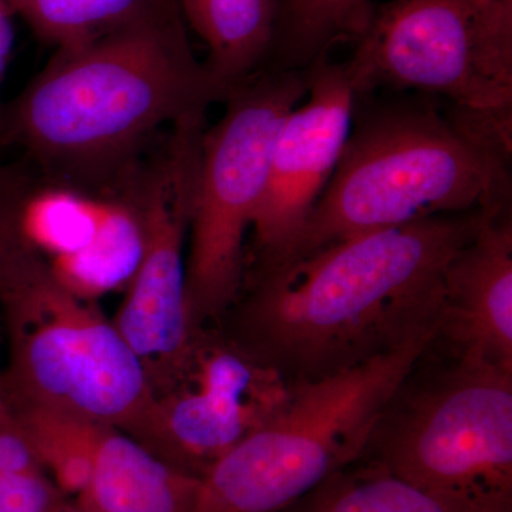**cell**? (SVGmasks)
I'll list each match as a JSON object with an SVG mask.
<instances>
[{
  "label": "cell",
  "mask_w": 512,
  "mask_h": 512,
  "mask_svg": "<svg viewBox=\"0 0 512 512\" xmlns=\"http://www.w3.org/2000/svg\"><path fill=\"white\" fill-rule=\"evenodd\" d=\"M501 211L363 232L251 276L232 338L291 386L399 348L439 328L448 262Z\"/></svg>",
  "instance_id": "cell-1"
},
{
  "label": "cell",
  "mask_w": 512,
  "mask_h": 512,
  "mask_svg": "<svg viewBox=\"0 0 512 512\" xmlns=\"http://www.w3.org/2000/svg\"><path fill=\"white\" fill-rule=\"evenodd\" d=\"M231 92L195 57L175 6L57 49L10 104L0 136L26 151L45 183L111 195L161 128L207 114Z\"/></svg>",
  "instance_id": "cell-2"
},
{
  "label": "cell",
  "mask_w": 512,
  "mask_h": 512,
  "mask_svg": "<svg viewBox=\"0 0 512 512\" xmlns=\"http://www.w3.org/2000/svg\"><path fill=\"white\" fill-rule=\"evenodd\" d=\"M386 94L356 96L338 167L276 268L363 232L511 207L512 119Z\"/></svg>",
  "instance_id": "cell-3"
},
{
  "label": "cell",
  "mask_w": 512,
  "mask_h": 512,
  "mask_svg": "<svg viewBox=\"0 0 512 512\" xmlns=\"http://www.w3.org/2000/svg\"><path fill=\"white\" fill-rule=\"evenodd\" d=\"M0 316L6 402L66 410L146 444L156 393L140 360L97 302L63 288L16 232L0 247Z\"/></svg>",
  "instance_id": "cell-4"
},
{
  "label": "cell",
  "mask_w": 512,
  "mask_h": 512,
  "mask_svg": "<svg viewBox=\"0 0 512 512\" xmlns=\"http://www.w3.org/2000/svg\"><path fill=\"white\" fill-rule=\"evenodd\" d=\"M437 336L427 329L362 365L293 384L285 406L200 478L192 512H282L362 460Z\"/></svg>",
  "instance_id": "cell-5"
},
{
  "label": "cell",
  "mask_w": 512,
  "mask_h": 512,
  "mask_svg": "<svg viewBox=\"0 0 512 512\" xmlns=\"http://www.w3.org/2000/svg\"><path fill=\"white\" fill-rule=\"evenodd\" d=\"M365 456L457 512H512V372L456 355L396 394Z\"/></svg>",
  "instance_id": "cell-6"
},
{
  "label": "cell",
  "mask_w": 512,
  "mask_h": 512,
  "mask_svg": "<svg viewBox=\"0 0 512 512\" xmlns=\"http://www.w3.org/2000/svg\"><path fill=\"white\" fill-rule=\"evenodd\" d=\"M308 93L306 70H262L224 101L202 136L187 242V296L197 328L241 296L247 242L285 117Z\"/></svg>",
  "instance_id": "cell-7"
},
{
  "label": "cell",
  "mask_w": 512,
  "mask_h": 512,
  "mask_svg": "<svg viewBox=\"0 0 512 512\" xmlns=\"http://www.w3.org/2000/svg\"><path fill=\"white\" fill-rule=\"evenodd\" d=\"M353 45L356 96L419 93L512 119V0L376 3Z\"/></svg>",
  "instance_id": "cell-8"
},
{
  "label": "cell",
  "mask_w": 512,
  "mask_h": 512,
  "mask_svg": "<svg viewBox=\"0 0 512 512\" xmlns=\"http://www.w3.org/2000/svg\"><path fill=\"white\" fill-rule=\"evenodd\" d=\"M205 130L207 114L178 120L116 191L140 215L144 254L111 322L140 360L156 397L177 382L200 329L188 306L187 242Z\"/></svg>",
  "instance_id": "cell-9"
},
{
  "label": "cell",
  "mask_w": 512,
  "mask_h": 512,
  "mask_svg": "<svg viewBox=\"0 0 512 512\" xmlns=\"http://www.w3.org/2000/svg\"><path fill=\"white\" fill-rule=\"evenodd\" d=\"M292 386L234 338L202 328L177 382L156 397L144 444L201 478L288 402Z\"/></svg>",
  "instance_id": "cell-10"
},
{
  "label": "cell",
  "mask_w": 512,
  "mask_h": 512,
  "mask_svg": "<svg viewBox=\"0 0 512 512\" xmlns=\"http://www.w3.org/2000/svg\"><path fill=\"white\" fill-rule=\"evenodd\" d=\"M308 93L285 117L251 229V272L285 261L342 156L356 93L345 62L323 57L306 69ZM245 276V278H247Z\"/></svg>",
  "instance_id": "cell-11"
},
{
  "label": "cell",
  "mask_w": 512,
  "mask_h": 512,
  "mask_svg": "<svg viewBox=\"0 0 512 512\" xmlns=\"http://www.w3.org/2000/svg\"><path fill=\"white\" fill-rule=\"evenodd\" d=\"M439 335L458 356L512 372L511 208L488 218L448 262Z\"/></svg>",
  "instance_id": "cell-12"
},
{
  "label": "cell",
  "mask_w": 512,
  "mask_h": 512,
  "mask_svg": "<svg viewBox=\"0 0 512 512\" xmlns=\"http://www.w3.org/2000/svg\"><path fill=\"white\" fill-rule=\"evenodd\" d=\"M198 485L200 478L165 463L124 431L104 426L89 490L82 495L103 512H192Z\"/></svg>",
  "instance_id": "cell-13"
},
{
  "label": "cell",
  "mask_w": 512,
  "mask_h": 512,
  "mask_svg": "<svg viewBox=\"0 0 512 512\" xmlns=\"http://www.w3.org/2000/svg\"><path fill=\"white\" fill-rule=\"evenodd\" d=\"M185 25L207 47L215 80L234 90L265 70L274 46L279 0H177Z\"/></svg>",
  "instance_id": "cell-14"
},
{
  "label": "cell",
  "mask_w": 512,
  "mask_h": 512,
  "mask_svg": "<svg viewBox=\"0 0 512 512\" xmlns=\"http://www.w3.org/2000/svg\"><path fill=\"white\" fill-rule=\"evenodd\" d=\"M103 220L87 247L47 262L63 288L83 301L126 289L144 254V229L133 202L121 194L103 195Z\"/></svg>",
  "instance_id": "cell-15"
},
{
  "label": "cell",
  "mask_w": 512,
  "mask_h": 512,
  "mask_svg": "<svg viewBox=\"0 0 512 512\" xmlns=\"http://www.w3.org/2000/svg\"><path fill=\"white\" fill-rule=\"evenodd\" d=\"M375 5L376 0H279L265 70H306L340 43L355 42Z\"/></svg>",
  "instance_id": "cell-16"
},
{
  "label": "cell",
  "mask_w": 512,
  "mask_h": 512,
  "mask_svg": "<svg viewBox=\"0 0 512 512\" xmlns=\"http://www.w3.org/2000/svg\"><path fill=\"white\" fill-rule=\"evenodd\" d=\"M8 403V402H6ZM10 413L50 480L64 495L89 490L94 456L107 424L42 404L8 403Z\"/></svg>",
  "instance_id": "cell-17"
},
{
  "label": "cell",
  "mask_w": 512,
  "mask_h": 512,
  "mask_svg": "<svg viewBox=\"0 0 512 512\" xmlns=\"http://www.w3.org/2000/svg\"><path fill=\"white\" fill-rule=\"evenodd\" d=\"M104 204L103 195L67 185L36 184L20 207L16 234L47 262L74 254L96 237Z\"/></svg>",
  "instance_id": "cell-18"
},
{
  "label": "cell",
  "mask_w": 512,
  "mask_h": 512,
  "mask_svg": "<svg viewBox=\"0 0 512 512\" xmlns=\"http://www.w3.org/2000/svg\"><path fill=\"white\" fill-rule=\"evenodd\" d=\"M43 42L66 49L178 6L177 0H8Z\"/></svg>",
  "instance_id": "cell-19"
},
{
  "label": "cell",
  "mask_w": 512,
  "mask_h": 512,
  "mask_svg": "<svg viewBox=\"0 0 512 512\" xmlns=\"http://www.w3.org/2000/svg\"><path fill=\"white\" fill-rule=\"evenodd\" d=\"M282 512H457L377 461L352 464Z\"/></svg>",
  "instance_id": "cell-20"
},
{
  "label": "cell",
  "mask_w": 512,
  "mask_h": 512,
  "mask_svg": "<svg viewBox=\"0 0 512 512\" xmlns=\"http://www.w3.org/2000/svg\"><path fill=\"white\" fill-rule=\"evenodd\" d=\"M64 497L40 468L0 474V512H53Z\"/></svg>",
  "instance_id": "cell-21"
},
{
  "label": "cell",
  "mask_w": 512,
  "mask_h": 512,
  "mask_svg": "<svg viewBox=\"0 0 512 512\" xmlns=\"http://www.w3.org/2000/svg\"><path fill=\"white\" fill-rule=\"evenodd\" d=\"M35 185L25 168L0 165V247L15 234L20 207Z\"/></svg>",
  "instance_id": "cell-22"
},
{
  "label": "cell",
  "mask_w": 512,
  "mask_h": 512,
  "mask_svg": "<svg viewBox=\"0 0 512 512\" xmlns=\"http://www.w3.org/2000/svg\"><path fill=\"white\" fill-rule=\"evenodd\" d=\"M37 468L43 470L6 403L0 407V474L22 473Z\"/></svg>",
  "instance_id": "cell-23"
},
{
  "label": "cell",
  "mask_w": 512,
  "mask_h": 512,
  "mask_svg": "<svg viewBox=\"0 0 512 512\" xmlns=\"http://www.w3.org/2000/svg\"><path fill=\"white\" fill-rule=\"evenodd\" d=\"M12 8L8 0H0V89H2L3 80H5L6 69L12 55L13 42H15V32H13Z\"/></svg>",
  "instance_id": "cell-24"
},
{
  "label": "cell",
  "mask_w": 512,
  "mask_h": 512,
  "mask_svg": "<svg viewBox=\"0 0 512 512\" xmlns=\"http://www.w3.org/2000/svg\"><path fill=\"white\" fill-rule=\"evenodd\" d=\"M53 512H84L83 508L80 507L79 503L76 504H69L67 501H64L60 507H57L55 511Z\"/></svg>",
  "instance_id": "cell-25"
},
{
  "label": "cell",
  "mask_w": 512,
  "mask_h": 512,
  "mask_svg": "<svg viewBox=\"0 0 512 512\" xmlns=\"http://www.w3.org/2000/svg\"><path fill=\"white\" fill-rule=\"evenodd\" d=\"M5 394H3L2 372H0V407L5 406Z\"/></svg>",
  "instance_id": "cell-26"
}]
</instances>
